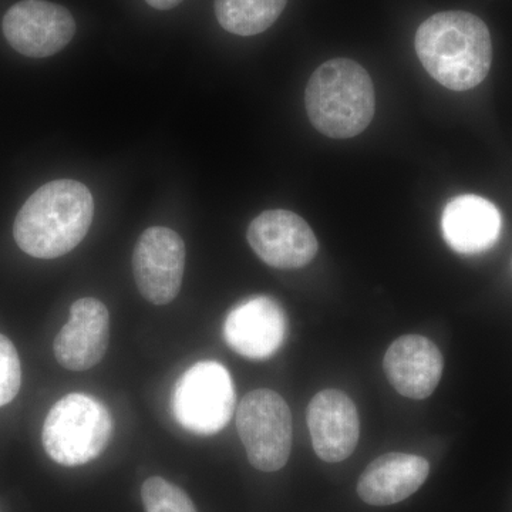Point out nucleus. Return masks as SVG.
Instances as JSON below:
<instances>
[{
    "label": "nucleus",
    "mask_w": 512,
    "mask_h": 512,
    "mask_svg": "<svg viewBox=\"0 0 512 512\" xmlns=\"http://www.w3.org/2000/svg\"><path fill=\"white\" fill-rule=\"evenodd\" d=\"M416 52L427 73L456 92L484 82L493 62L487 25L473 13L450 10L431 16L416 33Z\"/></svg>",
    "instance_id": "nucleus-1"
},
{
    "label": "nucleus",
    "mask_w": 512,
    "mask_h": 512,
    "mask_svg": "<svg viewBox=\"0 0 512 512\" xmlns=\"http://www.w3.org/2000/svg\"><path fill=\"white\" fill-rule=\"evenodd\" d=\"M93 214V195L86 185L74 180L52 181L33 192L20 208L13 237L33 258H59L83 241Z\"/></svg>",
    "instance_id": "nucleus-2"
},
{
    "label": "nucleus",
    "mask_w": 512,
    "mask_h": 512,
    "mask_svg": "<svg viewBox=\"0 0 512 512\" xmlns=\"http://www.w3.org/2000/svg\"><path fill=\"white\" fill-rule=\"evenodd\" d=\"M309 120L330 138H352L375 116V87L365 67L350 59H332L313 72L305 92Z\"/></svg>",
    "instance_id": "nucleus-3"
},
{
    "label": "nucleus",
    "mask_w": 512,
    "mask_h": 512,
    "mask_svg": "<svg viewBox=\"0 0 512 512\" xmlns=\"http://www.w3.org/2000/svg\"><path fill=\"white\" fill-rule=\"evenodd\" d=\"M113 430V417L100 400L89 394H67L47 414L43 447L57 464L83 466L106 450Z\"/></svg>",
    "instance_id": "nucleus-4"
},
{
    "label": "nucleus",
    "mask_w": 512,
    "mask_h": 512,
    "mask_svg": "<svg viewBox=\"0 0 512 512\" xmlns=\"http://www.w3.org/2000/svg\"><path fill=\"white\" fill-rule=\"evenodd\" d=\"M234 407L231 375L214 360L195 363L175 383L171 410L177 423L192 434L220 433L231 420Z\"/></svg>",
    "instance_id": "nucleus-5"
},
{
    "label": "nucleus",
    "mask_w": 512,
    "mask_h": 512,
    "mask_svg": "<svg viewBox=\"0 0 512 512\" xmlns=\"http://www.w3.org/2000/svg\"><path fill=\"white\" fill-rule=\"evenodd\" d=\"M237 427L249 463L272 473L288 463L292 450V413L281 394L256 389L241 400Z\"/></svg>",
    "instance_id": "nucleus-6"
},
{
    "label": "nucleus",
    "mask_w": 512,
    "mask_h": 512,
    "mask_svg": "<svg viewBox=\"0 0 512 512\" xmlns=\"http://www.w3.org/2000/svg\"><path fill=\"white\" fill-rule=\"evenodd\" d=\"M183 238L165 227H151L138 238L133 271L141 295L153 305L173 302L181 291L185 268Z\"/></svg>",
    "instance_id": "nucleus-7"
},
{
    "label": "nucleus",
    "mask_w": 512,
    "mask_h": 512,
    "mask_svg": "<svg viewBox=\"0 0 512 512\" xmlns=\"http://www.w3.org/2000/svg\"><path fill=\"white\" fill-rule=\"evenodd\" d=\"M3 35L20 55L49 57L72 42L76 22L63 6L46 0H22L6 12Z\"/></svg>",
    "instance_id": "nucleus-8"
},
{
    "label": "nucleus",
    "mask_w": 512,
    "mask_h": 512,
    "mask_svg": "<svg viewBox=\"0 0 512 512\" xmlns=\"http://www.w3.org/2000/svg\"><path fill=\"white\" fill-rule=\"evenodd\" d=\"M247 237L255 254L276 269L303 268L318 254L315 232L291 211L262 212L249 225Z\"/></svg>",
    "instance_id": "nucleus-9"
},
{
    "label": "nucleus",
    "mask_w": 512,
    "mask_h": 512,
    "mask_svg": "<svg viewBox=\"0 0 512 512\" xmlns=\"http://www.w3.org/2000/svg\"><path fill=\"white\" fill-rule=\"evenodd\" d=\"M288 319L282 306L268 296H255L235 306L224 322V339L238 355L269 359L282 348Z\"/></svg>",
    "instance_id": "nucleus-10"
},
{
    "label": "nucleus",
    "mask_w": 512,
    "mask_h": 512,
    "mask_svg": "<svg viewBox=\"0 0 512 512\" xmlns=\"http://www.w3.org/2000/svg\"><path fill=\"white\" fill-rule=\"evenodd\" d=\"M110 342V315L96 298H82L70 308V318L56 336L55 357L67 370L84 372L99 365Z\"/></svg>",
    "instance_id": "nucleus-11"
},
{
    "label": "nucleus",
    "mask_w": 512,
    "mask_h": 512,
    "mask_svg": "<svg viewBox=\"0 0 512 512\" xmlns=\"http://www.w3.org/2000/svg\"><path fill=\"white\" fill-rule=\"evenodd\" d=\"M308 427L320 460L340 463L352 456L360 436L355 403L336 389L322 390L308 407Z\"/></svg>",
    "instance_id": "nucleus-12"
},
{
    "label": "nucleus",
    "mask_w": 512,
    "mask_h": 512,
    "mask_svg": "<svg viewBox=\"0 0 512 512\" xmlns=\"http://www.w3.org/2000/svg\"><path fill=\"white\" fill-rule=\"evenodd\" d=\"M383 367L397 393L407 399L423 400L439 386L444 360L430 339L406 335L392 343L384 355Z\"/></svg>",
    "instance_id": "nucleus-13"
},
{
    "label": "nucleus",
    "mask_w": 512,
    "mask_h": 512,
    "mask_svg": "<svg viewBox=\"0 0 512 512\" xmlns=\"http://www.w3.org/2000/svg\"><path fill=\"white\" fill-rule=\"evenodd\" d=\"M503 218L493 202L478 195L453 198L443 211L441 231L448 247L458 254L477 255L497 244Z\"/></svg>",
    "instance_id": "nucleus-14"
},
{
    "label": "nucleus",
    "mask_w": 512,
    "mask_h": 512,
    "mask_svg": "<svg viewBox=\"0 0 512 512\" xmlns=\"http://www.w3.org/2000/svg\"><path fill=\"white\" fill-rule=\"evenodd\" d=\"M430 473L426 458L389 453L373 460L357 483V494L366 504L384 507L406 500L424 484Z\"/></svg>",
    "instance_id": "nucleus-15"
},
{
    "label": "nucleus",
    "mask_w": 512,
    "mask_h": 512,
    "mask_svg": "<svg viewBox=\"0 0 512 512\" xmlns=\"http://www.w3.org/2000/svg\"><path fill=\"white\" fill-rule=\"evenodd\" d=\"M288 0H215V15L232 35L255 36L271 28Z\"/></svg>",
    "instance_id": "nucleus-16"
},
{
    "label": "nucleus",
    "mask_w": 512,
    "mask_h": 512,
    "mask_svg": "<svg viewBox=\"0 0 512 512\" xmlns=\"http://www.w3.org/2000/svg\"><path fill=\"white\" fill-rule=\"evenodd\" d=\"M146 512H197L191 498L163 477H151L141 487Z\"/></svg>",
    "instance_id": "nucleus-17"
},
{
    "label": "nucleus",
    "mask_w": 512,
    "mask_h": 512,
    "mask_svg": "<svg viewBox=\"0 0 512 512\" xmlns=\"http://www.w3.org/2000/svg\"><path fill=\"white\" fill-rule=\"evenodd\" d=\"M22 384V367L18 350L6 336L0 335V407L18 396Z\"/></svg>",
    "instance_id": "nucleus-18"
},
{
    "label": "nucleus",
    "mask_w": 512,
    "mask_h": 512,
    "mask_svg": "<svg viewBox=\"0 0 512 512\" xmlns=\"http://www.w3.org/2000/svg\"><path fill=\"white\" fill-rule=\"evenodd\" d=\"M151 8L157 10H170L177 8L178 5L184 2V0H146Z\"/></svg>",
    "instance_id": "nucleus-19"
}]
</instances>
